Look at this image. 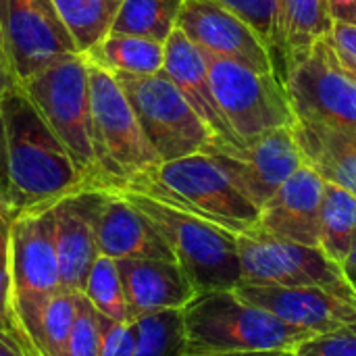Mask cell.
I'll return each mask as SVG.
<instances>
[{"mask_svg": "<svg viewBox=\"0 0 356 356\" xmlns=\"http://www.w3.org/2000/svg\"><path fill=\"white\" fill-rule=\"evenodd\" d=\"M0 100L13 215L52 207L73 192L90 190L71 154L42 119L23 86L6 90Z\"/></svg>", "mask_w": 356, "mask_h": 356, "instance_id": "6da1fadb", "label": "cell"}, {"mask_svg": "<svg viewBox=\"0 0 356 356\" xmlns=\"http://www.w3.org/2000/svg\"><path fill=\"white\" fill-rule=\"evenodd\" d=\"M121 188L156 198L236 236L257 227L261 213L211 152L161 163Z\"/></svg>", "mask_w": 356, "mask_h": 356, "instance_id": "7a4b0ae2", "label": "cell"}, {"mask_svg": "<svg viewBox=\"0 0 356 356\" xmlns=\"http://www.w3.org/2000/svg\"><path fill=\"white\" fill-rule=\"evenodd\" d=\"M181 317L188 355L294 353L300 342L315 336L246 302L236 290L196 294L181 309Z\"/></svg>", "mask_w": 356, "mask_h": 356, "instance_id": "3957f363", "label": "cell"}, {"mask_svg": "<svg viewBox=\"0 0 356 356\" xmlns=\"http://www.w3.org/2000/svg\"><path fill=\"white\" fill-rule=\"evenodd\" d=\"M60 290L52 207L10 217V313L13 336L25 355L42 353V315Z\"/></svg>", "mask_w": 356, "mask_h": 356, "instance_id": "277c9868", "label": "cell"}, {"mask_svg": "<svg viewBox=\"0 0 356 356\" xmlns=\"http://www.w3.org/2000/svg\"><path fill=\"white\" fill-rule=\"evenodd\" d=\"M21 86L52 134L71 154L86 186L90 190H106L108 181L94 134L90 69L86 56H63L21 81Z\"/></svg>", "mask_w": 356, "mask_h": 356, "instance_id": "5b68a950", "label": "cell"}, {"mask_svg": "<svg viewBox=\"0 0 356 356\" xmlns=\"http://www.w3.org/2000/svg\"><path fill=\"white\" fill-rule=\"evenodd\" d=\"M117 190L152 221L196 294L236 290L242 284L236 234L146 194Z\"/></svg>", "mask_w": 356, "mask_h": 356, "instance_id": "8992f818", "label": "cell"}, {"mask_svg": "<svg viewBox=\"0 0 356 356\" xmlns=\"http://www.w3.org/2000/svg\"><path fill=\"white\" fill-rule=\"evenodd\" d=\"M125 92L142 131L161 163L209 152L219 146L211 129L188 104L165 71L154 75L113 73Z\"/></svg>", "mask_w": 356, "mask_h": 356, "instance_id": "52a82bcc", "label": "cell"}, {"mask_svg": "<svg viewBox=\"0 0 356 356\" xmlns=\"http://www.w3.org/2000/svg\"><path fill=\"white\" fill-rule=\"evenodd\" d=\"M204 56L219 111L242 146L296 123L286 86L275 73L254 71L211 54Z\"/></svg>", "mask_w": 356, "mask_h": 356, "instance_id": "ba28073f", "label": "cell"}, {"mask_svg": "<svg viewBox=\"0 0 356 356\" xmlns=\"http://www.w3.org/2000/svg\"><path fill=\"white\" fill-rule=\"evenodd\" d=\"M88 69L96 146L108 181L106 190H115L161 165V159L146 140L134 106L115 75L92 63H88Z\"/></svg>", "mask_w": 356, "mask_h": 356, "instance_id": "9c48e42d", "label": "cell"}, {"mask_svg": "<svg viewBox=\"0 0 356 356\" xmlns=\"http://www.w3.org/2000/svg\"><path fill=\"white\" fill-rule=\"evenodd\" d=\"M284 86L296 121L356 129V77L342 67L330 33L286 69Z\"/></svg>", "mask_w": 356, "mask_h": 356, "instance_id": "30bf717a", "label": "cell"}, {"mask_svg": "<svg viewBox=\"0 0 356 356\" xmlns=\"http://www.w3.org/2000/svg\"><path fill=\"white\" fill-rule=\"evenodd\" d=\"M242 284L254 286H317L356 298L344 280L342 267L325 257L319 246L277 240L252 227L238 234Z\"/></svg>", "mask_w": 356, "mask_h": 356, "instance_id": "8fae6325", "label": "cell"}, {"mask_svg": "<svg viewBox=\"0 0 356 356\" xmlns=\"http://www.w3.org/2000/svg\"><path fill=\"white\" fill-rule=\"evenodd\" d=\"M0 35L19 81L81 54L52 0H0Z\"/></svg>", "mask_w": 356, "mask_h": 356, "instance_id": "7c38bea8", "label": "cell"}, {"mask_svg": "<svg viewBox=\"0 0 356 356\" xmlns=\"http://www.w3.org/2000/svg\"><path fill=\"white\" fill-rule=\"evenodd\" d=\"M229 173L240 192L261 207L277 188L305 165L292 127L273 129L244 146H221L209 150Z\"/></svg>", "mask_w": 356, "mask_h": 356, "instance_id": "4fadbf2b", "label": "cell"}, {"mask_svg": "<svg viewBox=\"0 0 356 356\" xmlns=\"http://www.w3.org/2000/svg\"><path fill=\"white\" fill-rule=\"evenodd\" d=\"M177 29L204 54L275 73L271 48L244 19L217 0H184Z\"/></svg>", "mask_w": 356, "mask_h": 356, "instance_id": "5bb4252c", "label": "cell"}, {"mask_svg": "<svg viewBox=\"0 0 356 356\" xmlns=\"http://www.w3.org/2000/svg\"><path fill=\"white\" fill-rule=\"evenodd\" d=\"M236 294L261 307L288 325L311 334H325L342 325L356 323V298L317 286H254L240 284Z\"/></svg>", "mask_w": 356, "mask_h": 356, "instance_id": "9a60e30c", "label": "cell"}, {"mask_svg": "<svg viewBox=\"0 0 356 356\" xmlns=\"http://www.w3.org/2000/svg\"><path fill=\"white\" fill-rule=\"evenodd\" d=\"M102 194L104 190H79L52 204L60 290L81 294L88 271L100 254L96 217Z\"/></svg>", "mask_w": 356, "mask_h": 356, "instance_id": "2e32d148", "label": "cell"}, {"mask_svg": "<svg viewBox=\"0 0 356 356\" xmlns=\"http://www.w3.org/2000/svg\"><path fill=\"white\" fill-rule=\"evenodd\" d=\"M325 179L302 165L261 207L257 229L277 240L319 246V215Z\"/></svg>", "mask_w": 356, "mask_h": 356, "instance_id": "e0dca14e", "label": "cell"}, {"mask_svg": "<svg viewBox=\"0 0 356 356\" xmlns=\"http://www.w3.org/2000/svg\"><path fill=\"white\" fill-rule=\"evenodd\" d=\"M96 244L102 257L175 261L152 221L119 190H104L96 217Z\"/></svg>", "mask_w": 356, "mask_h": 356, "instance_id": "ac0fdd59", "label": "cell"}, {"mask_svg": "<svg viewBox=\"0 0 356 356\" xmlns=\"http://www.w3.org/2000/svg\"><path fill=\"white\" fill-rule=\"evenodd\" d=\"M163 71L175 83V88L181 92L188 104L196 111V115L204 121V125L211 129V134L219 142L217 148L242 146L219 111V104L211 88L209 65H207L204 52L198 46H194L177 27L165 42Z\"/></svg>", "mask_w": 356, "mask_h": 356, "instance_id": "d6986e66", "label": "cell"}, {"mask_svg": "<svg viewBox=\"0 0 356 356\" xmlns=\"http://www.w3.org/2000/svg\"><path fill=\"white\" fill-rule=\"evenodd\" d=\"M131 317L181 311L194 296V288L175 261L123 259L117 261Z\"/></svg>", "mask_w": 356, "mask_h": 356, "instance_id": "ffe728a7", "label": "cell"}, {"mask_svg": "<svg viewBox=\"0 0 356 356\" xmlns=\"http://www.w3.org/2000/svg\"><path fill=\"white\" fill-rule=\"evenodd\" d=\"M292 131L305 165L356 196V129L296 121Z\"/></svg>", "mask_w": 356, "mask_h": 356, "instance_id": "44dd1931", "label": "cell"}, {"mask_svg": "<svg viewBox=\"0 0 356 356\" xmlns=\"http://www.w3.org/2000/svg\"><path fill=\"white\" fill-rule=\"evenodd\" d=\"M334 19L327 0H277L271 48L275 46L290 67L302 58L309 48L332 33Z\"/></svg>", "mask_w": 356, "mask_h": 356, "instance_id": "7402d4cb", "label": "cell"}, {"mask_svg": "<svg viewBox=\"0 0 356 356\" xmlns=\"http://www.w3.org/2000/svg\"><path fill=\"white\" fill-rule=\"evenodd\" d=\"M88 63L111 73L154 75L165 65V44L123 33H108L83 54Z\"/></svg>", "mask_w": 356, "mask_h": 356, "instance_id": "603a6c76", "label": "cell"}, {"mask_svg": "<svg viewBox=\"0 0 356 356\" xmlns=\"http://www.w3.org/2000/svg\"><path fill=\"white\" fill-rule=\"evenodd\" d=\"M356 238V196L353 192L325 181L321 215H319V248L327 259L346 261Z\"/></svg>", "mask_w": 356, "mask_h": 356, "instance_id": "cb8c5ba5", "label": "cell"}, {"mask_svg": "<svg viewBox=\"0 0 356 356\" xmlns=\"http://www.w3.org/2000/svg\"><path fill=\"white\" fill-rule=\"evenodd\" d=\"M184 0H123L111 33L138 35L165 44L177 27Z\"/></svg>", "mask_w": 356, "mask_h": 356, "instance_id": "d4e9b609", "label": "cell"}, {"mask_svg": "<svg viewBox=\"0 0 356 356\" xmlns=\"http://www.w3.org/2000/svg\"><path fill=\"white\" fill-rule=\"evenodd\" d=\"M77 50L86 54L104 40L123 0H52Z\"/></svg>", "mask_w": 356, "mask_h": 356, "instance_id": "484cf974", "label": "cell"}, {"mask_svg": "<svg viewBox=\"0 0 356 356\" xmlns=\"http://www.w3.org/2000/svg\"><path fill=\"white\" fill-rule=\"evenodd\" d=\"M81 296L90 302V307L108 321H129L134 319L127 307L121 273L117 261L98 254L92 263L88 277L83 282Z\"/></svg>", "mask_w": 356, "mask_h": 356, "instance_id": "4316f807", "label": "cell"}, {"mask_svg": "<svg viewBox=\"0 0 356 356\" xmlns=\"http://www.w3.org/2000/svg\"><path fill=\"white\" fill-rule=\"evenodd\" d=\"M138 346L131 356H181L186 353L181 311H161L134 317Z\"/></svg>", "mask_w": 356, "mask_h": 356, "instance_id": "83f0119b", "label": "cell"}, {"mask_svg": "<svg viewBox=\"0 0 356 356\" xmlns=\"http://www.w3.org/2000/svg\"><path fill=\"white\" fill-rule=\"evenodd\" d=\"M77 315V294L58 290L42 315V353L44 356H65V348Z\"/></svg>", "mask_w": 356, "mask_h": 356, "instance_id": "f1b7e54d", "label": "cell"}, {"mask_svg": "<svg viewBox=\"0 0 356 356\" xmlns=\"http://www.w3.org/2000/svg\"><path fill=\"white\" fill-rule=\"evenodd\" d=\"M102 327L104 317L98 315L81 294H77V315L65 348V356H100Z\"/></svg>", "mask_w": 356, "mask_h": 356, "instance_id": "f546056e", "label": "cell"}, {"mask_svg": "<svg viewBox=\"0 0 356 356\" xmlns=\"http://www.w3.org/2000/svg\"><path fill=\"white\" fill-rule=\"evenodd\" d=\"M296 356H356V323L315 334L294 348Z\"/></svg>", "mask_w": 356, "mask_h": 356, "instance_id": "4dcf8cb0", "label": "cell"}, {"mask_svg": "<svg viewBox=\"0 0 356 356\" xmlns=\"http://www.w3.org/2000/svg\"><path fill=\"white\" fill-rule=\"evenodd\" d=\"M217 2L234 10L240 19H244L271 48L277 0H217Z\"/></svg>", "mask_w": 356, "mask_h": 356, "instance_id": "1f68e13d", "label": "cell"}, {"mask_svg": "<svg viewBox=\"0 0 356 356\" xmlns=\"http://www.w3.org/2000/svg\"><path fill=\"white\" fill-rule=\"evenodd\" d=\"M10 327V219L0 217V332Z\"/></svg>", "mask_w": 356, "mask_h": 356, "instance_id": "d6a6232c", "label": "cell"}, {"mask_svg": "<svg viewBox=\"0 0 356 356\" xmlns=\"http://www.w3.org/2000/svg\"><path fill=\"white\" fill-rule=\"evenodd\" d=\"M138 346V321H108L102 327V353L100 356H131Z\"/></svg>", "mask_w": 356, "mask_h": 356, "instance_id": "836d02e7", "label": "cell"}, {"mask_svg": "<svg viewBox=\"0 0 356 356\" xmlns=\"http://www.w3.org/2000/svg\"><path fill=\"white\" fill-rule=\"evenodd\" d=\"M332 42L342 67L356 75V25L348 23H334L332 27Z\"/></svg>", "mask_w": 356, "mask_h": 356, "instance_id": "e575fe53", "label": "cell"}, {"mask_svg": "<svg viewBox=\"0 0 356 356\" xmlns=\"http://www.w3.org/2000/svg\"><path fill=\"white\" fill-rule=\"evenodd\" d=\"M327 8L334 23L356 25V0H327Z\"/></svg>", "mask_w": 356, "mask_h": 356, "instance_id": "d590c367", "label": "cell"}, {"mask_svg": "<svg viewBox=\"0 0 356 356\" xmlns=\"http://www.w3.org/2000/svg\"><path fill=\"white\" fill-rule=\"evenodd\" d=\"M2 96V94H0ZM0 194L8 202V165H6V129L2 117V100H0Z\"/></svg>", "mask_w": 356, "mask_h": 356, "instance_id": "8d00e7d4", "label": "cell"}, {"mask_svg": "<svg viewBox=\"0 0 356 356\" xmlns=\"http://www.w3.org/2000/svg\"><path fill=\"white\" fill-rule=\"evenodd\" d=\"M19 83H21V81H19V77H17L13 65H10V60H8V54H6V50H4L2 35H0V94H4L6 90L15 88V86H19Z\"/></svg>", "mask_w": 356, "mask_h": 356, "instance_id": "74e56055", "label": "cell"}, {"mask_svg": "<svg viewBox=\"0 0 356 356\" xmlns=\"http://www.w3.org/2000/svg\"><path fill=\"white\" fill-rule=\"evenodd\" d=\"M342 273H344L346 284L350 286V290L355 292L356 296V238L350 252H348V257H346V261L342 263Z\"/></svg>", "mask_w": 356, "mask_h": 356, "instance_id": "f35d334b", "label": "cell"}, {"mask_svg": "<svg viewBox=\"0 0 356 356\" xmlns=\"http://www.w3.org/2000/svg\"><path fill=\"white\" fill-rule=\"evenodd\" d=\"M0 356H27L23 353L21 344L8 336L6 332H0Z\"/></svg>", "mask_w": 356, "mask_h": 356, "instance_id": "ab89813d", "label": "cell"}, {"mask_svg": "<svg viewBox=\"0 0 356 356\" xmlns=\"http://www.w3.org/2000/svg\"><path fill=\"white\" fill-rule=\"evenodd\" d=\"M288 353H204V355H188L181 356H286Z\"/></svg>", "mask_w": 356, "mask_h": 356, "instance_id": "60d3db41", "label": "cell"}, {"mask_svg": "<svg viewBox=\"0 0 356 356\" xmlns=\"http://www.w3.org/2000/svg\"><path fill=\"white\" fill-rule=\"evenodd\" d=\"M0 217H13V211H10V204L6 202V198L0 194Z\"/></svg>", "mask_w": 356, "mask_h": 356, "instance_id": "b9f144b4", "label": "cell"}, {"mask_svg": "<svg viewBox=\"0 0 356 356\" xmlns=\"http://www.w3.org/2000/svg\"><path fill=\"white\" fill-rule=\"evenodd\" d=\"M286 356H296V355H294V353H288V355H286Z\"/></svg>", "mask_w": 356, "mask_h": 356, "instance_id": "7bdbcfd3", "label": "cell"}, {"mask_svg": "<svg viewBox=\"0 0 356 356\" xmlns=\"http://www.w3.org/2000/svg\"><path fill=\"white\" fill-rule=\"evenodd\" d=\"M355 77H356V75H355Z\"/></svg>", "mask_w": 356, "mask_h": 356, "instance_id": "ee69618b", "label": "cell"}]
</instances>
